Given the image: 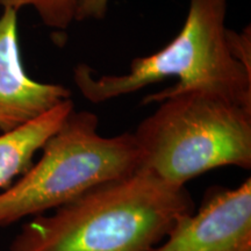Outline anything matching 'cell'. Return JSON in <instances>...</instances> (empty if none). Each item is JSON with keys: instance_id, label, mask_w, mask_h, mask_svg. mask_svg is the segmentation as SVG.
<instances>
[{"instance_id": "1", "label": "cell", "mask_w": 251, "mask_h": 251, "mask_svg": "<svg viewBox=\"0 0 251 251\" xmlns=\"http://www.w3.org/2000/svg\"><path fill=\"white\" fill-rule=\"evenodd\" d=\"M193 211L186 187L141 168L30 218L9 251H153L176 222Z\"/></svg>"}, {"instance_id": "2", "label": "cell", "mask_w": 251, "mask_h": 251, "mask_svg": "<svg viewBox=\"0 0 251 251\" xmlns=\"http://www.w3.org/2000/svg\"><path fill=\"white\" fill-rule=\"evenodd\" d=\"M227 12L228 0H188L183 27L164 48L134 58L121 75L96 77L80 63L74 70L75 84L86 100L101 103L175 77L176 84L147 96L143 105L186 91H207L251 107V71L229 49Z\"/></svg>"}, {"instance_id": "3", "label": "cell", "mask_w": 251, "mask_h": 251, "mask_svg": "<svg viewBox=\"0 0 251 251\" xmlns=\"http://www.w3.org/2000/svg\"><path fill=\"white\" fill-rule=\"evenodd\" d=\"M133 131L142 166L185 187L214 169H251V107L207 92L186 91L158 102Z\"/></svg>"}, {"instance_id": "4", "label": "cell", "mask_w": 251, "mask_h": 251, "mask_svg": "<svg viewBox=\"0 0 251 251\" xmlns=\"http://www.w3.org/2000/svg\"><path fill=\"white\" fill-rule=\"evenodd\" d=\"M141 166L133 131L103 136L94 113L72 109L42 147L40 158L0 192V228L54 211Z\"/></svg>"}, {"instance_id": "5", "label": "cell", "mask_w": 251, "mask_h": 251, "mask_svg": "<svg viewBox=\"0 0 251 251\" xmlns=\"http://www.w3.org/2000/svg\"><path fill=\"white\" fill-rule=\"evenodd\" d=\"M153 251H251V178L207 197Z\"/></svg>"}, {"instance_id": "6", "label": "cell", "mask_w": 251, "mask_h": 251, "mask_svg": "<svg viewBox=\"0 0 251 251\" xmlns=\"http://www.w3.org/2000/svg\"><path fill=\"white\" fill-rule=\"evenodd\" d=\"M71 99L61 84L33 79L25 69L19 43L18 12H0V133L12 131Z\"/></svg>"}, {"instance_id": "7", "label": "cell", "mask_w": 251, "mask_h": 251, "mask_svg": "<svg viewBox=\"0 0 251 251\" xmlns=\"http://www.w3.org/2000/svg\"><path fill=\"white\" fill-rule=\"evenodd\" d=\"M72 109L74 101L68 99L35 120L0 133V190L8 187L30 168L35 156Z\"/></svg>"}, {"instance_id": "8", "label": "cell", "mask_w": 251, "mask_h": 251, "mask_svg": "<svg viewBox=\"0 0 251 251\" xmlns=\"http://www.w3.org/2000/svg\"><path fill=\"white\" fill-rule=\"evenodd\" d=\"M79 2L80 0H0V7L17 12L30 8L47 28L63 31L76 21Z\"/></svg>"}, {"instance_id": "9", "label": "cell", "mask_w": 251, "mask_h": 251, "mask_svg": "<svg viewBox=\"0 0 251 251\" xmlns=\"http://www.w3.org/2000/svg\"><path fill=\"white\" fill-rule=\"evenodd\" d=\"M250 26L244 28L241 33L228 29V45L231 54L243 65L251 71V33Z\"/></svg>"}, {"instance_id": "10", "label": "cell", "mask_w": 251, "mask_h": 251, "mask_svg": "<svg viewBox=\"0 0 251 251\" xmlns=\"http://www.w3.org/2000/svg\"><path fill=\"white\" fill-rule=\"evenodd\" d=\"M111 0H80L76 21L101 20L106 17Z\"/></svg>"}, {"instance_id": "11", "label": "cell", "mask_w": 251, "mask_h": 251, "mask_svg": "<svg viewBox=\"0 0 251 251\" xmlns=\"http://www.w3.org/2000/svg\"><path fill=\"white\" fill-rule=\"evenodd\" d=\"M0 12H1V7H0Z\"/></svg>"}]
</instances>
